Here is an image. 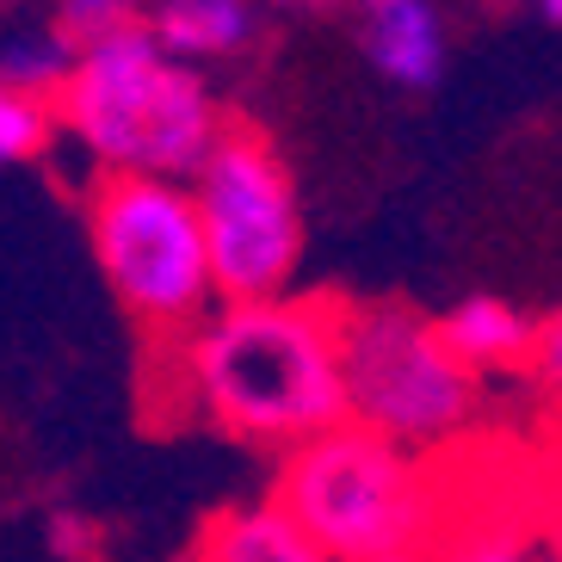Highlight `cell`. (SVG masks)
Listing matches in <instances>:
<instances>
[{"instance_id": "1", "label": "cell", "mask_w": 562, "mask_h": 562, "mask_svg": "<svg viewBox=\"0 0 562 562\" xmlns=\"http://www.w3.org/2000/svg\"><path fill=\"white\" fill-rule=\"evenodd\" d=\"M186 396L241 446L291 451L347 420L340 310L297 297L216 303L180 340Z\"/></svg>"}, {"instance_id": "2", "label": "cell", "mask_w": 562, "mask_h": 562, "mask_svg": "<svg viewBox=\"0 0 562 562\" xmlns=\"http://www.w3.org/2000/svg\"><path fill=\"white\" fill-rule=\"evenodd\" d=\"M56 131L100 173L192 180L229 124L199 68L136 19L81 44L75 75L56 93Z\"/></svg>"}, {"instance_id": "3", "label": "cell", "mask_w": 562, "mask_h": 562, "mask_svg": "<svg viewBox=\"0 0 562 562\" xmlns=\"http://www.w3.org/2000/svg\"><path fill=\"white\" fill-rule=\"evenodd\" d=\"M279 501L334 562L427 557L439 526L427 451H408L359 420H334L315 439L279 451Z\"/></svg>"}, {"instance_id": "4", "label": "cell", "mask_w": 562, "mask_h": 562, "mask_svg": "<svg viewBox=\"0 0 562 562\" xmlns=\"http://www.w3.org/2000/svg\"><path fill=\"white\" fill-rule=\"evenodd\" d=\"M87 229H93V260H100L112 297L143 328L186 340L223 303L192 180L100 173L93 199H87Z\"/></svg>"}, {"instance_id": "5", "label": "cell", "mask_w": 562, "mask_h": 562, "mask_svg": "<svg viewBox=\"0 0 562 562\" xmlns=\"http://www.w3.org/2000/svg\"><path fill=\"white\" fill-rule=\"evenodd\" d=\"M340 371L347 420L408 451L451 446L482 408V371L463 364V352L446 340V322H427L402 303L340 310Z\"/></svg>"}, {"instance_id": "6", "label": "cell", "mask_w": 562, "mask_h": 562, "mask_svg": "<svg viewBox=\"0 0 562 562\" xmlns=\"http://www.w3.org/2000/svg\"><path fill=\"white\" fill-rule=\"evenodd\" d=\"M192 199L223 303L284 297L303 266V204L272 143L254 131H223L211 161L192 173Z\"/></svg>"}, {"instance_id": "7", "label": "cell", "mask_w": 562, "mask_h": 562, "mask_svg": "<svg viewBox=\"0 0 562 562\" xmlns=\"http://www.w3.org/2000/svg\"><path fill=\"white\" fill-rule=\"evenodd\" d=\"M359 50L371 75L402 93H427L446 75V19L439 0H364Z\"/></svg>"}, {"instance_id": "8", "label": "cell", "mask_w": 562, "mask_h": 562, "mask_svg": "<svg viewBox=\"0 0 562 562\" xmlns=\"http://www.w3.org/2000/svg\"><path fill=\"white\" fill-rule=\"evenodd\" d=\"M199 562H334V557L266 495L254 507L216 513L204 544H199Z\"/></svg>"}, {"instance_id": "9", "label": "cell", "mask_w": 562, "mask_h": 562, "mask_svg": "<svg viewBox=\"0 0 562 562\" xmlns=\"http://www.w3.org/2000/svg\"><path fill=\"white\" fill-rule=\"evenodd\" d=\"M180 63H216L254 37V0H155L143 19Z\"/></svg>"}, {"instance_id": "10", "label": "cell", "mask_w": 562, "mask_h": 562, "mask_svg": "<svg viewBox=\"0 0 562 562\" xmlns=\"http://www.w3.org/2000/svg\"><path fill=\"white\" fill-rule=\"evenodd\" d=\"M75 56H81V37L63 19H19L13 32H0V87L56 100L75 75Z\"/></svg>"}, {"instance_id": "11", "label": "cell", "mask_w": 562, "mask_h": 562, "mask_svg": "<svg viewBox=\"0 0 562 562\" xmlns=\"http://www.w3.org/2000/svg\"><path fill=\"white\" fill-rule=\"evenodd\" d=\"M446 340L463 352V364H476V371H507V364H531L538 328L501 297H470L446 315Z\"/></svg>"}, {"instance_id": "12", "label": "cell", "mask_w": 562, "mask_h": 562, "mask_svg": "<svg viewBox=\"0 0 562 562\" xmlns=\"http://www.w3.org/2000/svg\"><path fill=\"white\" fill-rule=\"evenodd\" d=\"M50 136H56V100H37V93L0 87V167L44 155Z\"/></svg>"}, {"instance_id": "13", "label": "cell", "mask_w": 562, "mask_h": 562, "mask_svg": "<svg viewBox=\"0 0 562 562\" xmlns=\"http://www.w3.org/2000/svg\"><path fill=\"white\" fill-rule=\"evenodd\" d=\"M155 0H50V13L63 19L68 32L81 37H100V32H117V25H136V19H149Z\"/></svg>"}, {"instance_id": "14", "label": "cell", "mask_w": 562, "mask_h": 562, "mask_svg": "<svg viewBox=\"0 0 562 562\" xmlns=\"http://www.w3.org/2000/svg\"><path fill=\"white\" fill-rule=\"evenodd\" d=\"M531 371L544 383L550 396L562 402V310L550 322H538V340H531Z\"/></svg>"}, {"instance_id": "15", "label": "cell", "mask_w": 562, "mask_h": 562, "mask_svg": "<svg viewBox=\"0 0 562 562\" xmlns=\"http://www.w3.org/2000/svg\"><path fill=\"white\" fill-rule=\"evenodd\" d=\"M451 562H519V538L513 531H482V538L451 550Z\"/></svg>"}, {"instance_id": "16", "label": "cell", "mask_w": 562, "mask_h": 562, "mask_svg": "<svg viewBox=\"0 0 562 562\" xmlns=\"http://www.w3.org/2000/svg\"><path fill=\"white\" fill-rule=\"evenodd\" d=\"M531 13L544 19V25H557V32H562V0H531Z\"/></svg>"}, {"instance_id": "17", "label": "cell", "mask_w": 562, "mask_h": 562, "mask_svg": "<svg viewBox=\"0 0 562 562\" xmlns=\"http://www.w3.org/2000/svg\"><path fill=\"white\" fill-rule=\"evenodd\" d=\"M254 7H328V0H254Z\"/></svg>"}, {"instance_id": "18", "label": "cell", "mask_w": 562, "mask_h": 562, "mask_svg": "<svg viewBox=\"0 0 562 562\" xmlns=\"http://www.w3.org/2000/svg\"><path fill=\"white\" fill-rule=\"evenodd\" d=\"M390 562H427V557H390Z\"/></svg>"}]
</instances>
